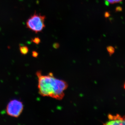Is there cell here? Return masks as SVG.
Returning <instances> with one entry per match:
<instances>
[{
    "label": "cell",
    "instance_id": "6da1fadb",
    "mask_svg": "<svg viewBox=\"0 0 125 125\" xmlns=\"http://www.w3.org/2000/svg\"><path fill=\"white\" fill-rule=\"evenodd\" d=\"M36 75L38 78V88L40 95L59 100L63 98L64 91L68 86L66 82L54 77L52 73L48 75H44L41 72L38 71L36 72Z\"/></svg>",
    "mask_w": 125,
    "mask_h": 125
},
{
    "label": "cell",
    "instance_id": "7a4b0ae2",
    "mask_svg": "<svg viewBox=\"0 0 125 125\" xmlns=\"http://www.w3.org/2000/svg\"><path fill=\"white\" fill-rule=\"evenodd\" d=\"M46 19L45 16L40 14H37L35 12L31 15L26 22L27 28L36 33L42 32L45 27V21Z\"/></svg>",
    "mask_w": 125,
    "mask_h": 125
},
{
    "label": "cell",
    "instance_id": "3957f363",
    "mask_svg": "<svg viewBox=\"0 0 125 125\" xmlns=\"http://www.w3.org/2000/svg\"><path fill=\"white\" fill-rule=\"evenodd\" d=\"M23 105L21 101L18 100H13L7 105L6 111L9 116L18 118L22 112Z\"/></svg>",
    "mask_w": 125,
    "mask_h": 125
},
{
    "label": "cell",
    "instance_id": "277c9868",
    "mask_svg": "<svg viewBox=\"0 0 125 125\" xmlns=\"http://www.w3.org/2000/svg\"><path fill=\"white\" fill-rule=\"evenodd\" d=\"M109 121L107 122L104 125H125V116L121 117L119 114L113 115L111 114L108 115Z\"/></svg>",
    "mask_w": 125,
    "mask_h": 125
},
{
    "label": "cell",
    "instance_id": "5b68a950",
    "mask_svg": "<svg viewBox=\"0 0 125 125\" xmlns=\"http://www.w3.org/2000/svg\"><path fill=\"white\" fill-rule=\"evenodd\" d=\"M20 51L22 55H26L29 52V48L26 46H20Z\"/></svg>",
    "mask_w": 125,
    "mask_h": 125
},
{
    "label": "cell",
    "instance_id": "8992f818",
    "mask_svg": "<svg viewBox=\"0 0 125 125\" xmlns=\"http://www.w3.org/2000/svg\"><path fill=\"white\" fill-rule=\"evenodd\" d=\"M107 50L110 56L112 55V54L114 53L115 51L114 48L112 46H108L107 47Z\"/></svg>",
    "mask_w": 125,
    "mask_h": 125
},
{
    "label": "cell",
    "instance_id": "52a82bcc",
    "mask_svg": "<svg viewBox=\"0 0 125 125\" xmlns=\"http://www.w3.org/2000/svg\"><path fill=\"white\" fill-rule=\"evenodd\" d=\"M31 41L35 43L36 44L38 45L41 42V40L38 37H36L32 39Z\"/></svg>",
    "mask_w": 125,
    "mask_h": 125
},
{
    "label": "cell",
    "instance_id": "ba28073f",
    "mask_svg": "<svg viewBox=\"0 0 125 125\" xmlns=\"http://www.w3.org/2000/svg\"><path fill=\"white\" fill-rule=\"evenodd\" d=\"M109 4H116V3H119L121 2L123 0H106Z\"/></svg>",
    "mask_w": 125,
    "mask_h": 125
},
{
    "label": "cell",
    "instance_id": "9c48e42d",
    "mask_svg": "<svg viewBox=\"0 0 125 125\" xmlns=\"http://www.w3.org/2000/svg\"><path fill=\"white\" fill-rule=\"evenodd\" d=\"M38 53L37 52L35 51H33L32 52V56L33 57L37 58L38 56Z\"/></svg>",
    "mask_w": 125,
    "mask_h": 125
},
{
    "label": "cell",
    "instance_id": "30bf717a",
    "mask_svg": "<svg viewBox=\"0 0 125 125\" xmlns=\"http://www.w3.org/2000/svg\"><path fill=\"white\" fill-rule=\"evenodd\" d=\"M60 45L59 43H57V42H55V43H54L53 44V48L55 49H57L59 47Z\"/></svg>",
    "mask_w": 125,
    "mask_h": 125
},
{
    "label": "cell",
    "instance_id": "8fae6325",
    "mask_svg": "<svg viewBox=\"0 0 125 125\" xmlns=\"http://www.w3.org/2000/svg\"><path fill=\"white\" fill-rule=\"evenodd\" d=\"M122 8L120 6H118L116 7L115 9V11L116 12H119L122 11Z\"/></svg>",
    "mask_w": 125,
    "mask_h": 125
},
{
    "label": "cell",
    "instance_id": "7c38bea8",
    "mask_svg": "<svg viewBox=\"0 0 125 125\" xmlns=\"http://www.w3.org/2000/svg\"><path fill=\"white\" fill-rule=\"evenodd\" d=\"M110 14L108 12H106L105 13L104 16L105 18H108V17H110Z\"/></svg>",
    "mask_w": 125,
    "mask_h": 125
},
{
    "label": "cell",
    "instance_id": "4fadbf2b",
    "mask_svg": "<svg viewBox=\"0 0 125 125\" xmlns=\"http://www.w3.org/2000/svg\"><path fill=\"white\" fill-rule=\"evenodd\" d=\"M124 88H125V85H124Z\"/></svg>",
    "mask_w": 125,
    "mask_h": 125
}]
</instances>
